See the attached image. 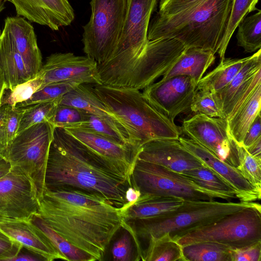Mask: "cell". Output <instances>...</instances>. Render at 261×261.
Returning a JSON list of instances; mask_svg holds the SVG:
<instances>
[{
  "instance_id": "obj_1",
  "label": "cell",
  "mask_w": 261,
  "mask_h": 261,
  "mask_svg": "<svg viewBox=\"0 0 261 261\" xmlns=\"http://www.w3.org/2000/svg\"><path fill=\"white\" fill-rule=\"evenodd\" d=\"M38 214L94 261L102 259L113 236L126 225L121 207L98 194L68 188L45 189Z\"/></svg>"
},
{
  "instance_id": "obj_2",
  "label": "cell",
  "mask_w": 261,
  "mask_h": 261,
  "mask_svg": "<svg viewBox=\"0 0 261 261\" xmlns=\"http://www.w3.org/2000/svg\"><path fill=\"white\" fill-rule=\"evenodd\" d=\"M45 189L72 188L98 194L115 206L127 204L131 181L109 169L62 127H56L47 158Z\"/></svg>"
},
{
  "instance_id": "obj_3",
  "label": "cell",
  "mask_w": 261,
  "mask_h": 261,
  "mask_svg": "<svg viewBox=\"0 0 261 261\" xmlns=\"http://www.w3.org/2000/svg\"><path fill=\"white\" fill-rule=\"evenodd\" d=\"M233 0H202L194 7L172 16L156 14L149 24L147 39L170 38L187 48L215 54L220 48Z\"/></svg>"
},
{
  "instance_id": "obj_4",
  "label": "cell",
  "mask_w": 261,
  "mask_h": 261,
  "mask_svg": "<svg viewBox=\"0 0 261 261\" xmlns=\"http://www.w3.org/2000/svg\"><path fill=\"white\" fill-rule=\"evenodd\" d=\"M104 105L122 124L130 143L141 147L156 139H178L180 133L174 121L154 107L139 90L95 85L92 87Z\"/></svg>"
},
{
  "instance_id": "obj_5",
  "label": "cell",
  "mask_w": 261,
  "mask_h": 261,
  "mask_svg": "<svg viewBox=\"0 0 261 261\" xmlns=\"http://www.w3.org/2000/svg\"><path fill=\"white\" fill-rule=\"evenodd\" d=\"M248 207H261L254 202H221L213 200H184L176 210L154 218L135 222L131 233L148 242L169 233L173 239L197 228L214 223L227 215Z\"/></svg>"
},
{
  "instance_id": "obj_6",
  "label": "cell",
  "mask_w": 261,
  "mask_h": 261,
  "mask_svg": "<svg viewBox=\"0 0 261 261\" xmlns=\"http://www.w3.org/2000/svg\"><path fill=\"white\" fill-rule=\"evenodd\" d=\"M186 49L174 38L148 40L136 58L103 85L144 89L163 76Z\"/></svg>"
},
{
  "instance_id": "obj_7",
  "label": "cell",
  "mask_w": 261,
  "mask_h": 261,
  "mask_svg": "<svg viewBox=\"0 0 261 261\" xmlns=\"http://www.w3.org/2000/svg\"><path fill=\"white\" fill-rule=\"evenodd\" d=\"M132 186L140 197L170 196L184 200L230 199L204 188L181 173L136 159L130 175Z\"/></svg>"
},
{
  "instance_id": "obj_8",
  "label": "cell",
  "mask_w": 261,
  "mask_h": 261,
  "mask_svg": "<svg viewBox=\"0 0 261 261\" xmlns=\"http://www.w3.org/2000/svg\"><path fill=\"white\" fill-rule=\"evenodd\" d=\"M127 0H91V15L83 27L82 42L86 56L101 64L112 55L120 39Z\"/></svg>"
},
{
  "instance_id": "obj_9",
  "label": "cell",
  "mask_w": 261,
  "mask_h": 261,
  "mask_svg": "<svg viewBox=\"0 0 261 261\" xmlns=\"http://www.w3.org/2000/svg\"><path fill=\"white\" fill-rule=\"evenodd\" d=\"M173 240L181 246L210 241L236 249L255 244L261 241V207L242 208Z\"/></svg>"
},
{
  "instance_id": "obj_10",
  "label": "cell",
  "mask_w": 261,
  "mask_h": 261,
  "mask_svg": "<svg viewBox=\"0 0 261 261\" xmlns=\"http://www.w3.org/2000/svg\"><path fill=\"white\" fill-rule=\"evenodd\" d=\"M54 129L49 122L33 125L17 134L3 153L12 166L20 168L29 177L39 200L45 190V170Z\"/></svg>"
},
{
  "instance_id": "obj_11",
  "label": "cell",
  "mask_w": 261,
  "mask_h": 261,
  "mask_svg": "<svg viewBox=\"0 0 261 261\" xmlns=\"http://www.w3.org/2000/svg\"><path fill=\"white\" fill-rule=\"evenodd\" d=\"M159 0H127L122 31L110 58L98 64L101 82H105L130 64L140 54L146 43L151 14Z\"/></svg>"
},
{
  "instance_id": "obj_12",
  "label": "cell",
  "mask_w": 261,
  "mask_h": 261,
  "mask_svg": "<svg viewBox=\"0 0 261 261\" xmlns=\"http://www.w3.org/2000/svg\"><path fill=\"white\" fill-rule=\"evenodd\" d=\"M182 128L190 139L221 161L239 166L238 145L229 134L226 119L196 114L184 120Z\"/></svg>"
},
{
  "instance_id": "obj_13",
  "label": "cell",
  "mask_w": 261,
  "mask_h": 261,
  "mask_svg": "<svg viewBox=\"0 0 261 261\" xmlns=\"http://www.w3.org/2000/svg\"><path fill=\"white\" fill-rule=\"evenodd\" d=\"M64 129L79 141L101 164L130 180L140 147L130 143H119L80 128Z\"/></svg>"
},
{
  "instance_id": "obj_14",
  "label": "cell",
  "mask_w": 261,
  "mask_h": 261,
  "mask_svg": "<svg viewBox=\"0 0 261 261\" xmlns=\"http://www.w3.org/2000/svg\"><path fill=\"white\" fill-rule=\"evenodd\" d=\"M39 206L31 179L20 168L12 166L0 179V214L11 219L29 220L38 214Z\"/></svg>"
},
{
  "instance_id": "obj_15",
  "label": "cell",
  "mask_w": 261,
  "mask_h": 261,
  "mask_svg": "<svg viewBox=\"0 0 261 261\" xmlns=\"http://www.w3.org/2000/svg\"><path fill=\"white\" fill-rule=\"evenodd\" d=\"M197 83L187 75L162 79L143 89L142 93L158 110L174 121L179 114L190 108Z\"/></svg>"
},
{
  "instance_id": "obj_16",
  "label": "cell",
  "mask_w": 261,
  "mask_h": 261,
  "mask_svg": "<svg viewBox=\"0 0 261 261\" xmlns=\"http://www.w3.org/2000/svg\"><path fill=\"white\" fill-rule=\"evenodd\" d=\"M39 73L42 78L40 89L50 83L63 82L101 85L97 63L87 56H76L71 53L51 54Z\"/></svg>"
},
{
  "instance_id": "obj_17",
  "label": "cell",
  "mask_w": 261,
  "mask_h": 261,
  "mask_svg": "<svg viewBox=\"0 0 261 261\" xmlns=\"http://www.w3.org/2000/svg\"><path fill=\"white\" fill-rule=\"evenodd\" d=\"M261 83V50L249 56L241 69L223 89L214 93L222 118L228 120Z\"/></svg>"
},
{
  "instance_id": "obj_18",
  "label": "cell",
  "mask_w": 261,
  "mask_h": 261,
  "mask_svg": "<svg viewBox=\"0 0 261 261\" xmlns=\"http://www.w3.org/2000/svg\"><path fill=\"white\" fill-rule=\"evenodd\" d=\"M137 159L181 173L204 166L178 139H156L143 144Z\"/></svg>"
},
{
  "instance_id": "obj_19",
  "label": "cell",
  "mask_w": 261,
  "mask_h": 261,
  "mask_svg": "<svg viewBox=\"0 0 261 261\" xmlns=\"http://www.w3.org/2000/svg\"><path fill=\"white\" fill-rule=\"evenodd\" d=\"M178 140L184 147L202 163L204 166L233 188L238 193L237 199L240 201L253 202L260 199L261 191L250 184L237 168L221 161L190 138L179 137Z\"/></svg>"
},
{
  "instance_id": "obj_20",
  "label": "cell",
  "mask_w": 261,
  "mask_h": 261,
  "mask_svg": "<svg viewBox=\"0 0 261 261\" xmlns=\"http://www.w3.org/2000/svg\"><path fill=\"white\" fill-rule=\"evenodd\" d=\"M12 3L17 16L45 25L53 31L69 25L74 19V10L68 0H4Z\"/></svg>"
},
{
  "instance_id": "obj_21",
  "label": "cell",
  "mask_w": 261,
  "mask_h": 261,
  "mask_svg": "<svg viewBox=\"0 0 261 261\" xmlns=\"http://www.w3.org/2000/svg\"><path fill=\"white\" fill-rule=\"evenodd\" d=\"M3 30L12 38L29 74L34 79L40 71L42 62L33 27L22 17H8Z\"/></svg>"
},
{
  "instance_id": "obj_22",
  "label": "cell",
  "mask_w": 261,
  "mask_h": 261,
  "mask_svg": "<svg viewBox=\"0 0 261 261\" xmlns=\"http://www.w3.org/2000/svg\"><path fill=\"white\" fill-rule=\"evenodd\" d=\"M0 229L21 246L42 255L46 261L65 260L46 236L30 220L6 221L0 223Z\"/></svg>"
},
{
  "instance_id": "obj_23",
  "label": "cell",
  "mask_w": 261,
  "mask_h": 261,
  "mask_svg": "<svg viewBox=\"0 0 261 261\" xmlns=\"http://www.w3.org/2000/svg\"><path fill=\"white\" fill-rule=\"evenodd\" d=\"M59 104L72 106L99 117L118 132L128 142L131 143L127 132L124 126L107 110L92 88H90L84 84H79L63 95L59 99Z\"/></svg>"
},
{
  "instance_id": "obj_24",
  "label": "cell",
  "mask_w": 261,
  "mask_h": 261,
  "mask_svg": "<svg viewBox=\"0 0 261 261\" xmlns=\"http://www.w3.org/2000/svg\"><path fill=\"white\" fill-rule=\"evenodd\" d=\"M0 68L5 76L6 89L12 90L32 79L13 41L4 30L0 36Z\"/></svg>"
},
{
  "instance_id": "obj_25",
  "label": "cell",
  "mask_w": 261,
  "mask_h": 261,
  "mask_svg": "<svg viewBox=\"0 0 261 261\" xmlns=\"http://www.w3.org/2000/svg\"><path fill=\"white\" fill-rule=\"evenodd\" d=\"M184 200L170 196L140 197L133 205L122 211L125 223L146 220L176 210Z\"/></svg>"
},
{
  "instance_id": "obj_26",
  "label": "cell",
  "mask_w": 261,
  "mask_h": 261,
  "mask_svg": "<svg viewBox=\"0 0 261 261\" xmlns=\"http://www.w3.org/2000/svg\"><path fill=\"white\" fill-rule=\"evenodd\" d=\"M215 60V54L211 51L196 48H187L162 79L187 75L193 79L197 84Z\"/></svg>"
},
{
  "instance_id": "obj_27",
  "label": "cell",
  "mask_w": 261,
  "mask_h": 261,
  "mask_svg": "<svg viewBox=\"0 0 261 261\" xmlns=\"http://www.w3.org/2000/svg\"><path fill=\"white\" fill-rule=\"evenodd\" d=\"M261 83L243 102L227 120L231 137L239 145H242L244 136L256 117L260 114Z\"/></svg>"
},
{
  "instance_id": "obj_28",
  "label": "cell",
  "mask_w": 261,
  "mask_h": 261,
  "mask_svg": "<svg viewBox=\"0 0 261 261\" xmlns=\"http://www.w3.org/2000/svg\"><path fill=\"white\" fill-rule=\"evenodd\" d=\"M249 57L241 59L225 58L198 82L196 91L217 93L226 87L243 67Z\"/></svg>"
},
{
  "instance_id": "obj_29",
  "label": "cell",
  "mask_w": 261,
  "mask_h": 261,
  "mask_svg": "<svg viewBox=\"0 0 261 261\" xmlns=\"http://www.w3.org/2000/svg\"><path fill=\"white\" fill-rule=\"evenodd\" d=\"M185 261H232L231 247L214 242H200L181 246Z\"/></svg>"
},
{
  "instance_id": "obj_30",
  "label": "cell",
  "mask_w": 261,
  "mask_h": 261,
  "mask_svg": "<svg viewBox=\"0 0 261 261\" xmlns=\"http://www.w3.org/2000/svg\"><path fill=\"white\" fill-rule=\"evenodd\" d=\"M30 220L46 236L65 260L94 261L90 255L73 245L52 229L38 214L32 216Z\"/></svg>"
},
{
  "instance_id": "obj_31",
  "label": "cell",
  "mask_w": 261,
  "mask_h": 261,
  "mask_svg": "<svg viewBox=\"0 0 261 261\" xmlns=\"http://www.w3.org/2000/svg\"><path fill=\"white\" fill-rule=\"evenodd\" d=\"M140 259L145 261H185L181 246L169 233L148 242Z\"/></svg>"
},
{
  "instance_id": "obj_32",
  "label": "cell",
  "mask_w": 261,
  "mask_h": 261,
  "mask_svg": "<svg viewBox=\"0 0 261 261\" xmlns=\"http://www.w3.org/2000/svg\"><path fill=\"white\" fill-rule=\"evenodd\" d=\"M236 35L237 44L246 53L257 51L261 47V10L244 17L239 23Z\"/></svg>"
},
{
  "instance_id": "obj_33",
  "label": "cell",
  "mask_w": 261,
  "mask_h": 261,
  "mask_svg": "<svg viewBox=\"0 0 261 261\" xmlns=\"http://www.w3.org/2000/svg\"><path fill=\"white\" fill-rule=\"evenodd\" d=\"M198 185L226 195L230 199L238 198L237 191L226 181L205 166L181 172Z\"/></svg>"
},
{
  "instance_id": "obj_34",
  "label": "cell",
  "mask_w": 261,
  "mask_h": 261,
  "mask_svg": "<svg viewBox=\"0 0 261 261\" xmlns=\"http://www.w3.org/2000/svg\"><path fill=\"white\" fill-rule=\"evenodd\" d=\"M258 0H233L228 22L217 52L220 60L225 54L230 38L240 21L250 12L258 10L256 5Z\"/></svg>"
},
{
  "instance_id": "obj_35",
  "label": "cell",
  "mask_w": 261,
  "mask_h": 261,
  "mask_svg": "<svg viewBox=\"0 0 261 261\" xmlns=\"http://www.w3.org/2000/svg\"><path fill=\"white\" fill-rule=\"evenodd\" d=\"M59 99L20 107L23 109V112L16 135L35 124L49 122L54 115Z\"/></svg>"
},
{
  "instance_id": "obj_36",
  "label": "cell",
  "mask_w": 261,
  "mask_h": 261,
  "mask_svg": "<svg viewBox=\"0 0 261 261\" xmlns=\"http://www.w3.org/2000/svg\"><path fill=\"white\" fill-rule=\"evenodd\" d=\"M76 82H63L50 83L35 92L28 99L17 103L14 108H20L31 105L54 101L60 98L78 85Z\"/></svg>"
},
{
  "instance_id": "obj_37",
  "label": "cell",
  "mask_w": 261,
  "mask_h": 261,
  "mask_svg": "<svg viewBox=\"0 0 261 261\" xmlns=\"http://www.w3.org/2000/svg\"><path fill=\"white\" fill-rule=\"evenodd\" d=\"M42 78L38 72L35 77L16 86L12 90L6 89L1 99V106L9 105L14 108L17 103L30 98L40 89Z\"/></svg>"
},
{
  "instance_id": "obj_38",
  "label": "cell",
  "mask_w": 261,
  "mask_h": 261,
  "mask_svg": "<svg viewBox=\"0 0 261 261\" xmlns=\"http://www.w3.org/2000/svg\"><path fill=\"white\" fill-rule=\"evenodd\" d=\"M239 165L237 169L253 186L261 191V158L252 156L241 145L238 147Z\"/></svg>"
},
{
  "instance_id": "obj_39",
  "label": "cell",
  "mask_w": 261,
  "mask_h": 261,
  "mask_svg": "<svg viewBox=\"0 0 261 261\" xmlns=\"http://www.w3.org/2000/svg\"><path fill=\"white\" fill-rule=\"evenodd\" d=\"M70 128L82 129L119 143H129L118 132L101 118L88 113H87V118L85 121Z\"/></svg>"
},
{
  "instance_id": "obj_40",
  "label": "cell",
  "mask_w": 261,
  "mask_h": 261,
  "mask_svg": "<svg viewBox=\"0 0 261 261\" xmlns=\"http://www.w3.org/2000/svg\"><path fill=\"white\" fill-rule=\"evenodd\" d=\"M87 113L75 107L58 104L54 115L49 120L55 127L70 128L85 121Z\"/></svg>"
},
{
  "instance_id": "obj_41",
  "label": "cell",
  "mask_w": 261,
  "mask_h": 261,
  "mask_svg": "<svg viewBox=\"0 0 261 261\" xmlns=\"http://www.w3.org/2000/svg\"><path fill=\"white\" fill-rule=\"evenodd\" d=\"M190 109L197 114L222 118L221 111L215 94L208 91H196Z\"/></svg>"
},
{
  "instance_id": "obj_42",
  "label": "cell",
  "mask_w": 261,
  "mask_h": 261,
  "mask_svg": "<svg viewBox=\"0 0 261 261\" xmlns=\"http://www.w3.org/2000/svg\"><path fill=\"white\" fill-rule=\"evenodd\" d=\"M113 244L111 249L114 261H130L133 259L132 235L127 229Z\"/></svg>"
},
{
  "instance_id": "obj_43",
  "label": "cell",
  "mask_w": 261,
  "mask_h": 261,
  "mask_svg": "<svg viewBox=\"0 0 261 261\" xmlns=\"http://www.w3.org/2000/svg\"><path fill=\"white\" fill-rule=\"evenodd\" d=\"M202 0H160L157 14L172 16L183 12L194 7Z\"/></svg>"
},
{
  "instance_id": "obj_44",
  "label": "cell",
  "mask_w": 261,
  "mask_h": 261,
  "mask_svg": "<svg viewBox=\"0 0 261 261\" xmlns=\"http://www.w3.org/2000/svg\"><path fill=\"white\" fill-rule=\"evenodd\" d=\"M261 241L242 247L232 249V261H260Z\"/></svg>"
},
{
  "instance_id": "obj_45",
  "label": "cell",
  "mask_w": 261,
  "mask_h": 261,
  "mask_svg": "<svg viewBox=\"0 0 261 261\" xmlns=\"http://www.w3.org/2000/svg\"><path fill=\"white\" fill-rule=\"evenodd\" d=\"M23 112L21 108L9 107L6 119L7 146L16 135Z\"/></svg>"
},
{
  "instance_id": "obj_46",
  "label": "cell",
  "mask_w": 261,
  "mask_h": 261,
  "mask_svg": "<svg viewBox=\"0 0 261 261\" xmlns=\"http://www.w3.org/2000/svg\"><path fill=\"white\" fill-rule=\"evenodd\" d=\"M21 246L0 229V261H9L19 252Z\"/></svg>"
},
{
  "instance_id": "obj_47",
  "label": "cell",
  "mask_w": 261,
  "mask_h": 261,
  "mask_svg": "<svg viewBox=\"0 0 261 261\" xmlns=\"http://www.w3.org/2000/svg\"><path fill=\"white\" fill-rule=\"evenodd\" d=\"M261 137V116L258 115L248 129L243 140L242 145L247 148Z\"/></svg>"
},
{
  "instance_id": "obj_48",
  "label": "cell",
  "mask_w": 261,
  "mask_h": 261,
  "mask_svg": "<svg viewBox=\"0 0 261 261\" xmlns=\"http://www.w3.org/2000/svg\"><path fill=\"white\" fill-rule=\"evenodd\" d=\"M46 261L40 254L21 246L18 253L9 261Z\"/></svg>"
},
{
  "instance_id": "obj_49",
  "label": "cell",
  "mask_w": 261,
  "mask_h": 261,
  "mask_svg": "<svg viewBox=\"0 0 261 261\" xmlns=\"http://www.w3.org/2000/svg\"><path fill=\"white\" fill-rule=\"evenodd\" d=\"M9 105L0 106V144L4 150L7 146L6 119Z\"/></svg>"
},
{
  "instance_id": "obj_50",
  "label": "cell",
  "mask_w": 261,
  "mask_h": 261,
  "mask_svg": "<svg viewBox=\"0 0 261 261\" xmlns=\"http://www.w3.org/2000/svg\"><path fill=\"white\" fill-rule=\"evenodd\" d=\"M141 193L137 189L133 187H129L125 192V199L127 204L122 207H121L122 211L125 210L134 204L140 198Z\"/></svg>"
},
{
  "instance_id": "obj_51",
  "label": "cell",
  "mask_w": 261,
  "mask_h": 261,
  "mask_svg": "<svg viewBox=\"0 0 261 261\" xmlns=\"http://www.w3.org/2000/svg\"><path fill=\"white\" fill-rule=\"evenodd\" d=\"M245 148L248 153L252 156L261 158V137Z\"/></svg>"
},
{
  "instance_id": "obj_52",
  "label": "cell",
  "mask_w": 261,
  "mask_h": 261,
  "mask_svg": "<svg viewBox=\"0 0 261 261\" xmlns=\"http://www.w3.org/2000/svg\"><path fill=\"white\" fill-rule=\"evenodd\" d=\"M11 168L9 162L3 155L0 154V179L8 173Z\"/></svg>"
},
{
  "instance_id": "obj_53",
  "label": "cell",
  "mask_w": 261,
  "mask_h": 261,
  "mask_svg": "<svg viewBox=\"0 0 261 261\" xmlns=\"http://www.w3.org/2000/svg\"><path fill=\"white\" fill-rule=\"evenodd\" d=\"M7 88V85L4 73L0 68V102L1 99L5 90Z\"/></svg>"
},
{
  "instance_id": "obj_54",
  "label": "cell",
  "mask_w": 261,
  "mask_h": 261,
  "mask_svg": "<svg viewBox=\"0 0 261 261\" xmlns=\"http://www.w3.org/2000/svg\"><path fill=\"white\" fill-rule=\"evenodd\" d=\"M11 220H14L7 218V217H5L4 216H3V215H2L1 214H0V223L6 222V221H11Z\"/></svg>"
},
{
  "instance_id": "obj_55",
  "label": "cell",
  "mask_w": 261,
  "mask_h": 261,
  "mask_svg": "<svg viewBox=\"0 0 261 261\" xmlns=\"http://www.w3.org/2000/svg\"><path fill=\"white\" fill-rule=\"evenodd\" d=\"M5 8V6L4 0H0V13L4 10Z\"/></svg>"
},
{
  "instance_id": "obj_56",
  "label": "cell",
  "mask_w": 261,
  "mask_h": 261,
  "mask_svg": "<svg viewBox=\"0 0 261 261\" xmlns=\"http://www.w3.org/2000/svg\"><path fill=\"white\" fill-rule=\"evenodd\" d=\"M3 151H4V149L0 144V154L3 155Z\"/></svg>"
},
{
  "instance_id": "obj_57",
  "label": "cell",
  "mask_w": 261,
  "mask_h": 261,
  "mask_svg": "<svg viewBox=\"0 0 261 261\" xmlns=\"http://www.w3.org/2000/svg\"><path fill=\"white\" fill-rule=\"evenodd\" d=\"M1 33H2V32H1V31L0 30V36H1Z\"/></svg>"
},
{
  "instance_id": "obj_58",
  "label": "cell",
  "mask_w": 261,
  "mask_h": 261,
  "mask_svg": "<svg viewBox=\"0 0 261 261\" xmlns=\"http://www.w3.org/2000/svg\"><path fill=\"white\" fill-rule=\"evenodd\" d=\"M0 106H1V102H0Z\"/></svg>"
}]
</instances>
